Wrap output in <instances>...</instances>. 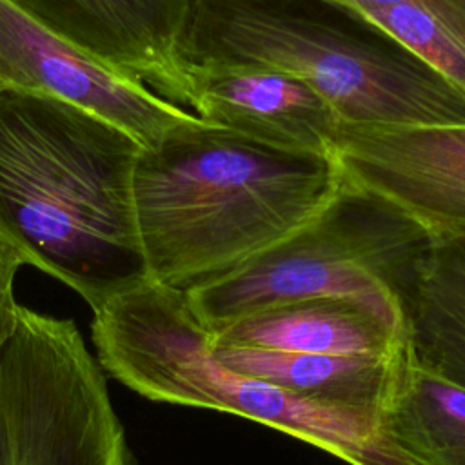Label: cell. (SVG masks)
Instances as JSON below:
<instances>
[{"instance_id": "cell-3", "label": "cell", "mask_w": 465, "mask_h": 465, "mask_svg": "<svg viewBox=\"0 0 465 465\" xmlns=\"http://www.w3.org/2000/svg\"><path fill=\"white\" fill-rule=\"evenodd\" d=\"M182 58L185 65L245 64L291 74L345 124H465L463 89L329 0H196Z\"/></svg>"}, {"instance_id": "cell-13", "label": "cell", "mask_w": 465, "mask_h": 465, "mask_svg": "<svg viewBox=\"0 0 465 465\" xmlns=\"http://www.w3.org/2000/svg\"><path fill=\"white\" fill-rule=\"evenodd\" d=\"M403 309L414 361L465 389V232L432 238Z\"/></svg>"}, {"instance_id": "cell-10", "label": "cell", "mask_w": 465, "mask_h": 465, "mask_svg": "<svg viewBox=\"0 0 465 465\" xmlns=\"http://www.w3.org/2000/svg\"><path fill=\"white\" fill-rule=\"evenodd\" d=\"M191 111L240 136L289 153L332 154L336 111L305 82L245 64L185 65Z\"/></svg>"}, {"instance_id": "cell-14", "label": "cell", "mask_w": 465, "mask_h": 465, "mask_svg": "<svg viewBox=\"0 0 465 465\" xmlns=\"http://www.w3.org/2000/svg\"><path fill=\"white\" fill-rule=\"evenodd\" d=\"M381 425L420 465H465V389L421 367L409 347Z\"/></svg>"}, {"instance_id": "cell-11", "label": "cell", "mask_w": 465, "mask_h": 465, "mask_svg": "<svg viewBox=\"0 0 465 465\" xmlns=\"http://www.w3.org/2000/svg\"><path fill=\"white\" fill-rule=\"evenodd\" d=\"M207 332L213 345L345 356H385L405 343L374 312L340 298L260 309Z\"/></svg>"}, {"instance_id": "cell-1", "label": "cell", "mask_w": 465, "mask_h": 465, "mask_svg": "<svg viewBox=\"0 0 465 465\" xmlns=\"http://www.w3.org/2000/svg\"><path fill=\"white\" fill-rule=\"evenodd\" d=\"M142 149L69 102L0 91V249L91 311L147 278L133 196Z\"/></svg>"}, {"instance_id": "cell-19", "label": "cell", "mask_w": 465, "mask_h": 465, "mask_svg": "<svg viewBox=\"0 0 465 465\" xmlns=\"http://www.w3.org/2000/svg\"><path fill=\"white\" fill-rule=\"evenodd\" d=\"M0 91H4V87H2V85H0Z\"/></svg>"}, {"instance_id": "cell-5", "label": "cell", "mask_w": 465, "mask_h": 465, "mask_svg": "<svg viewBox=\"0 0 465 465\" xmlns=\"http://www.w3.org/2000/svg\"><path fill=\"white\" fill-rule=\"evenodd\" d=\"M430 245L432 236L416 220L345 180L291 236L183 292L207 331L282 303L340 298L405 336L403 300Z\"/></svg>"}, {"instance_id": "cell-6", "label": "cell", "mask_w": 465, "mask_h": 465, "mask_svg": "<svg viewBox=\"0 0 465 465\" xmlns=\"http://www.w3.org/2000/svg\"><path fill=\"white\" fill-rule=\"evenodd\" d=\"M9 465H131L98 360L71 320L18 307L0 351Z\"/></svg>"}, {"instance_id": "cell-9", "label": "cell", "mask_w": 465, "mask_h": 465, "mask_svg": "<svg viewBox=\"0 0 465 465\" xmlns=\"http://www.w3.org/2000/svg\"><path fill=\"white\" fill-rule=\"evenodd\" d=\"M5 2L69 45L191 111L182 44L196 0Z\"/></svg>"}, {"instance_id": "cell-7", "label": "cell", "mask_w": 465, "mask_h": 465, "mask_svg": "<svg viewBox=\"0 0 465 465\" xmlns=\"http://www.w3.org/2000/svg\"><path fill=\"white\" fill-rule=\"evenodd\" d=\"M332 156L347 182L396 205L432 238L465 232V124L340 122Z\"/></svg>"}, {"instance_id": "cell-12", "label": "cell", "mask_w": 465, "mask_h": 465, "mask_svg": "<svg viewBox=\"0 0 465 465\" xmlns=\"http://www.w3.org/2000/svg\"><path fill=\"white\" fill-rule=\"evenodd\" d=\"M211 347L214 356L232 371L260 378L311 401L381 418L407 341L385 356L289 352L213 343Z\"/></svg>"}, {"instance_id": "cell-15", "label": "cell", "mask_w": 465, "mask_h": 465, "mask_svg": "<svg viewBox=\"0 0 465 465\" xmlns=\"http://www.w3.org/2000/svg\"><path fill=\"white\" fill-rule=\"evenodd\" d=\"M354 13L465 91V18L445 0H405Z\"/></svg>"}, {"instance_id": "cell-4", "label": "cell", "mask_w": 465, "mask_h": 465, "mask_svg": "<svg viewBox=\"0 0 465 465\" xmlns=\"http://www.w3.org/2000/svg\"><path fill=\"white\" fill-rule=\"evenodd\" d=\"M96 360L140 396L272 427L347 465H420L374 414L305 400L223 365L185 292L143 278L93 311Z\"/></svg>"}, {"instance_id": "cell-16", "label": "cell", "mask_w": 465, "mask_h": 465, "mask_svg": "<svg viewBox=\"0 0 465 465\" xmlns=\"http://www.w3.org/2000/svg\"><path fill=\"white\" fill-rule=\"evenodd\" d=\"M22 263L5 249H0V351L9 340L18 314L15 300V276Z\"/></svg>"}, {"instance_id": "cell-8", "label": "cell", "mask_w": 465, "mask_h": 465, "mask_svg": "<svg viewBox=\"0 0 465 465\" xmlns=\"http://www.w3.org/2000/svg\"><path fill=\"white\" fill-rule=\"evenodd\" d=\"M0 85L69 102L134 136L143 149L200 120L136 78L60 40L0 0Z\"/></svg>"}, {"instance_id": "cell-2", "label": "cell", "mask_w": 465, "mask_h": 465, "mask_svg": "<svg viewBox=\"0 0 465 465\" xmlns=\"http://www.w3.org/2000/svg\"><path fill=\"white\" fill-rule=\"evenodd\" d=\"M345 178L332 154L267 147L198 120L142 149L133 178L147 278L189 289L314 218Z\"/></svg>"}, {"instance_id": "cell-17", "label": "cell", "mask_w": 465, "mask_h": 465, "mask_svg": "<svg viewBox=\"0 0 465 465\" xmlns=\"http://www.w3.org/2000/svg\"><path fill=\"white\" fill-rule=\"evenodd\" d=\"M0 465H9V449H7V438H5L2 416H0Z\"/></svg>"}, {"instance_id": "cell-18", "label": "cell", "mask_w": 465, "mask_h": 465, "mask_svg": "<svg viewBox=\"0 0 465 465\" xmlns=\"http://www.w3.org/2000/svg\"><path fill=\"white\" fill-rule=\"evenodd\" d=\"M445 2L465 18V0H445Z\"/></svg>"}]
</instances>
